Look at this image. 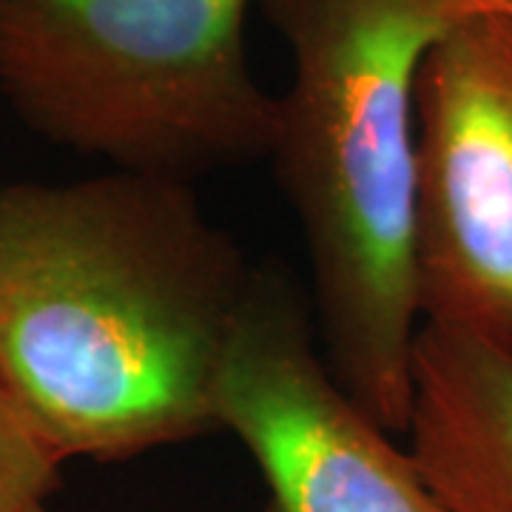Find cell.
<instances>
[{
	"instance_id": "cell-1",
	"label": "cell",
	"mask_w": 512,
	"mask_h": 512,
	"mask_svg": "<svg viewBox=\"0 0 512 512\" xmlns=\"http://www.w3.org/2000/svg\"><path fill=\"white\" fill-rule=\"evenodd\" d=\"M254 271L194 183L0 185V382L63 461L208 436Z\"/></svg>"
},
{
	"instance_id": "cell-2",
	"label": "cell",
	"mask_w": 512,
	"mask_h": 512,
	"mask_svg": "<svg viewBox=\"0 0 512 512\" xmlns=\"http://www.w3.org/2000/svg\"><path fill=\"white\" fill-rule=\"evenodd\" d=\"M288 43L268 157L311 262L330 376L407 433L416 293V83L478 0H254Z\"/></svg>"
},
{
	"instance_id": "cell-3",
	"label": "cell",
	"mask_w": 512,
	"mask_h": 512,
	"mask_svg": "<svg viewBox=\"0 0 512 512\" xmlns=\"http://www.w3.org/2000/svg\"><path fill=\"white\" fill-rule=\"evenodd\" d=\"M254 0H0V97L37 137L117 171L194 183L268 157Z\"/></svg>"
},
{
	"instance_id": "cell-4",
	"label": "cell",
	"mask_w": 512,
	"mask_h": 512,
	"mask_svg": "<svg viewBox=\"0 0 512 512\" xmlns=\"http://www.w3.org/2000/svg\"><path fill=\"white\" fill-rule=\"evenodd\" d=\"M421 322L512 353V18L476 6L416 83Z\"/></svg>"
},
{
	"instance_id": "cell-5",
	"label": "cell",
	"mask_w": 512,
	"mask_h": 512,
	"mask_svg": "<svg viewBox=\"0 0 512 512\" xmlns=\"http://www.w3.org/2000/svg\"><path fill=\"white\" fill-rule=\"evenodd\" d=\"M311 313L285 268H256L222 359L220 430L254 456L265 512H447L410 450L330 376Z\"/></svg>"
},
{
	"instance_id": "cell-6",
	"label": "cell",
	"mask_w": 512,
	"mask_h": 512,
	"mask_svg": "<svg viewBox=\"0 0 512 512\" xmlns=\"http://www.w3.org/2000/svg\"><path fill=\"white\" fill-rule=\"evenodd\" d=\"M410 456L447 512H512V353L421 322Z\"/></svg>"
},
{
	"instance_id": "cell-7",
	"label": "cell",
	"mask_w": 512,
	"mask_h": 512,
	"mask_svg": "<svg viewBox=\"0 0 512 512\" xmlns=\"http://www.w3.org/2000/svg\"><path fill=\"white\" fill-rule=\"evenodd\" d=\"M63 458L0 382V512H35L63 484Z\"/></svg>"
},
{
	"instance_id": "cell-8",
	"label": "cell",
	"mask_w": 512,
	"mask_h": 512,
	"mask_svg": "<svg viewBox=\"0 0 512 512\" xmlns=\"http://www.w3.org/2000/svg\"><path fill=\"white\" fill-rule=\"evenodd\" d=\"M481 6H487L493 12H501V15L512 18V0H481Z\"/></svg>"
},
{
	"instance_id": "cell-9",
	"label": "cell",
	"mask_w": 512,
	"mask_h": 512,
	"mask_svg": "<svg viewBox=\"0 0 512 512\" xmlns=\"http://www.w3.org/2000/svg\"><path fill=\"white\" fill-rule=\"evenodd\" d=\"M35 512H49V507H46V504H43V507H37Z\"/></svg>"
}]
</instances>
